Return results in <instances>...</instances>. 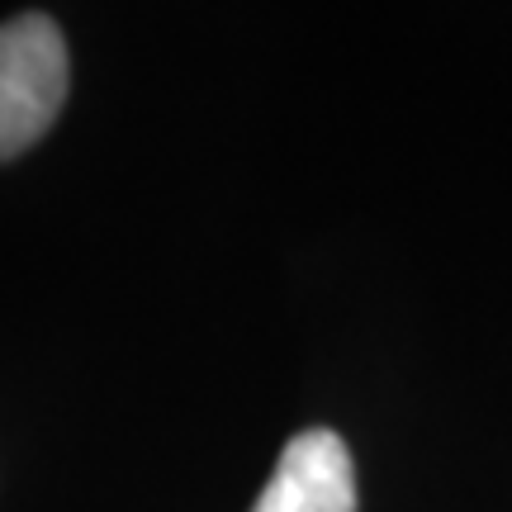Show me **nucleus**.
<instances>
[{
    "instance_id": "1",
    "label": "nucleus",
    "mask_w": 512,
    "mask_h": 512,
    "mask_svg": "<svg viewBox=\"0 0 512 512\" xmlns=\"http://www.w3.org/2000/svg\"><path fill=\"white\" fill-rule=\"evenodd\" d=\"M67 100V43L48 15L0 24V162L34 147Z\"/></svg>"
},
{
    "instance_id": "2",
    "label": "nucleus",
    "mask_w": 512,
    "mask_h": 512,
    "mask_svg": "<svg viewBox=\"0 0 512 512\" xmlns=\"http://www.w3.org/2000/svg\"><path fill=\"white\" fill-rule=\"evenodd\" d=\"M252 512H356V465L347 441L328 427L290 437Z\"/></svg>"
}]
</instances>
